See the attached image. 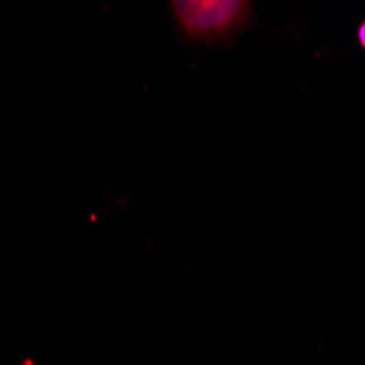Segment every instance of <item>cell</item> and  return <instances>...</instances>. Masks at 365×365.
<instances>
[{"label":"cell","instance_id":"1","mask_svg":"<svg viewBox=\"0 0 365 365\" xmlns=\"http://www.w3.org/2000/svg\"><path fill=\"white\" fill-rule=\"evenodd\" d=\"M173 14L192 40H221L243 29L252 5L241 0H178Z\"/></svg>","mask_w":365,"mask_h":365},{"label":"cell","instance_id":"2","mask_svg":"<svg viewBox=\"0 0 365 365\" xmlns=\"http://www.w3.org/2000/svg\"><path fill=\"white\" fill-rule=\"evenodd\" d=\"M356 36H359V44L365 48V20L361 22V26H359V33H356Z\"/></svg>","mask_w":365,"mask_h":365}]
</instances>
